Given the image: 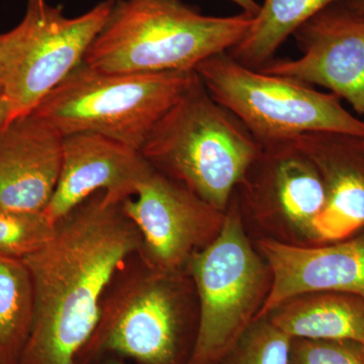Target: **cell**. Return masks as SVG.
<instances>
[{"instance_id":"cell-10","label":"cell","mask_w":364,"mask_h":364,"mask_svg":"<svg viewBox=\"0 0 364 364\" xmlns=\"http://www.w3.org/2000/svg\"><path fill=\"white\" fill-rule=\"evenodd\" d=\"M301 56L258 69L332 91L364 117V20L335 2L293 33Z\"/></svg>"},{"instance_id":"cell-9","label":"cell","mask_w":364,"mask_h":364,"mask_svg":"<svg viewBox=\"0 0 364 364\" xmlns=\"http://www.w3.org/2000/svg\"><path fill=\"white\" fill-rule=\"evenodd\" d=\"M122 205L140 233L146 267L164 274L214 240L225 220L224 212L154 167Z\"/></svg>"},{"instance_id":"cell-16","label":"cell","mask_w":364,"mask_h":364,"mask_svg":"<svg viewBox=\"0 0 364 364\" xmlns=\"http://www.w3.org/2000/svg\"><path fill=\"white\" fill-rule=\"evenodd\" d=\"M269 322L293 339L364 343V299L346 294H305L273 311Z\"/></svg>"},{"instance_id":"cell-20","label":"cell","mask_w":364,"mask_h":364,"mask_svg":"<svg viewBox=\"0 0 364 364\" xmlns=\"http://www.w3.org/2000/svg\"><path fill=\"white\" fill-rule=\"evenodd\" d=\"M291 341V337L269 321H255L222 361L224 364H289Z\"/></svg>"},{"instance_id":"cell-25","label":"cell","mask_w":364,"mask_h":364,"mask_svg":"<svg viewBox=\"0 0 364 364\" xmlns=\"http://www.w3.org/2000/svg\"><path fill=\"white\" fill-rule=\"evenodd\" d=\"M9 112V105H7L6 98H0V129L7 123Z\"/></svg>"},{"instance_id":"cell-11","label":"cell","mask_w":364,"mask_h":364,"mask_svg":"<svg viewBox=\"0 0 364 364\" xmlns=\"http://www.w3.org/2000/svg\"><path fill=\"white\" fill-rule=\"evenodd\" d=\"M153 169L140 151L92 133L63 136L59 179L44 210L53 224L98 191L114 203L136 195Z\"/></svg>"},{"instance_id":"cell-3","label":"cell","mask_w":364,"mask_h":364,"mask_svg":"<svg viewBox=\"0 0 364 364\" xmlns=\"http://www.w3.org/2000/svg\"><path fill=\"white\" fill-rule=\"evenodd\" d=\"M261 145L210 95L196 74L155 124L140 152L148 162L226 212Z\"/></svg>"},{"instance_id":"cell-15","label":"cell","mask_w":364,"mask_h":364,"mask_svg":"<svg viewBox=\"0 0 364 364\" xmlns=\"http://www.w3.org/2000/svg\"><path fill=\"white\" fill-rule=\"evenodd\" d=\"M253 179L246 174L238 186L260 195L265 205L286 221L310 234L314 220L324 208L327 191L311 158L291 141L261 145Z\"/></svg>"},{"instance_id":"cell-1","label":"cell","mask_w":364,"mask_h":364,"mask_svg":"<svg viewBox=\"0 0 364 364\" xmlns=\"http://www.w3.org/2000/svg\"><path fill=\"white\" fill-rule=\"evenodd\" d=\"M122 203L98 191L57 223L44 247L23 258L35 312L18 364H85L105 296L142 243Z\"/></svg>"},{"instance_id":"cell-17","label":"cell","mask_w":364,"mask_h":364,"mask_svg":"<svg viewBox=\"0 0 364 364\" xmlns=\"http://www.w3.org/2000/svg\"><path fill=\"white\" fill-rule=\"evenodd\" d=\"M338 0H264L252 26L228 51L242 65L258 70L273 58L280 45L309 18Z\"/></svg>"},{"instance_id":"cell-5","label":"cell","mask_w":364,"mask_h":364,"mask_svg":"<svg viewBox=\"0 0 364 364\" xmlns=\"http://www.w3.org/2000/svg\"><path fill=\"white\" fill-rule=\"evenodd\" d=\"M196 73L210 95L241 122L260 145L316 132L363 136L364 122L333 93L294 79L242 65L228 52L205 59Z\"/></svg>"},{"instance_id":"cell-23","label":"cell","mask_w":364,"mask_h":364,"mask_svg":"<svg viewBox=\"0 0 364 364\" xmlns=\"http://www.w3.org/2000/svg\"><path fill=\"white\" fill-rule=\"evenodd\" d=\"M337 4L344 7L349 13L364 20V0H338Z\"/></svg>"},{"instance_id":"cell-24","label":"cell","mask_w":364,"mask_h":364,"mask_svg":"<svg viewBox=\"0 0 364 364\" xmlns=\"http://www.w3.org/2000/svg\"><path fill=\"white\" fill-rule=\"evenodd\" d=\"M231 1L240 6L243 9V13L253 16H257V14L259 13L260 6L255 0H231Z\"/></svg>"},{"instance_id":"cell-4","label":"cell","mask_w":364,"mask_h":364,"mask_svg":"<svg viewBox=\"0 0 364 364\" xmlns=\"http://www.w3.org/2000/svg\"><path fill=\"white\" fill-rule=\"evenodd\" d=\"M196 71L105 73L76 67L33 111L62 136L92 133L140 151Z\"/></svg>"},{"instance_id":"cell-2","label":"cell","mask_w":364,"mask_h":364,"mask_svg":"<svg viewBox=\"0 0 364 364\" xmlns=\"http://www.w3.org/2000/svg\"><path fill=\"white\" fill-rule=\"evenodd\" d=\"M253 21L203 16L181 0H119L83 63L105 73L195 71L238 44Z\"/></svg>"},{"instance_id":"cell-26","label":"cell","mask_w":364,"mask_h":364,"mask_svg":"<svg viewBox=\"0 0 364 364\" xmlns=\"http://www.w3.org/2000/svg\"><path fill=\"white\" fill-rule=\"evenodd\" d=\"M102 358L105 359L104 360L102 361V363L100 364H130L127 363V361L124 360V359L117 358V356L104 355L102 356Z\"/></svg>"},{"instance_id":"cell-13","label":"cell","mask_w":364,"mask_h":364,"mask_svg":"<svg viewBox=\"0 0 364 364\" xmlns=\"http://www.w3.org/2000/svg\"><path fill=\"white\" fill-rule=\"evenodd\" d=\"M63 136L31 112L0 129V207L43 212L58 182Z\"/></svg>"},{"instance_id":"cell-14","label":"cell","mask_w":364,"mask_h":364,"mask_svg":"<svg viewBox=\"0 0 364 364\" xmlns=\"http://www.w3.org/2000/svg\"><path fill=\"white\" fill-rule=\"evenodd\" d=\"M322 176L327 202L314 220L311 236L343 241L364 227V138L316 132L291 140Z\"/></svg>"},{"instance_id":"cell-7","label":"cell","mask_w":364,"mask_h":364,"mask_svg":"<svg viewBox=\"0 0 364 364\" xmlns=\"http://www.w3.org/2000/svg\"><path fill=\"white\" fill-rule=\"evenodd\" d=\"M114 1L105 0L85 14L67 18L62 6H52L48 0H28L25 16L13 30L16 52L7 69L4 93L9 105L7 123L35 111L82 63L109 20Z\"/></svg>"},{"instance_id":"cell-18","label":"cell","mask_w":364,"mask_h":364,"mask_svg":"<svg viewBox=\"0 0 364 364\" xmlns=\"http://www.w3.org/2000/svg\"><path fill=\"white\" fill-rule=\"evenodd\" d=\"M35 291L25 260L0 255V363L18 364L32 329Z\"/></svg>"},{"instance_id":"cell-6","label":"cell","mask_w":364,"mask_h":364,"mask_svg":"<svg viewBox=\"0 0 364 364\" xmlns=\"http://www.w3.org/2000/svg\"><path fill=\"white\" fill-rule=\"evenodd\" d=\"M200 301L198 331L186 364H215L250 327L269 291V267L250 245L238 208L217 237L189 258Z\"/></svg>"},{"instance_id":"cell-8","label":"cell","mask_w":364,"mask_h":364,"mask_svg":"<svg viewBox=\"0 0 364 364\" xmlns=\"http://www.w3.org/2000/svg\"><path fill=\"white\" fill-rule=\"evenodd\" d=\"M169 275L146 267L109 289L85 364L104 355L138 364L178 363L181 314Z\"/></svg>"},{"instance_id":"cell-12","label":"cell","mask_w":364,"mask_h":364,"mask_svg":"<svg viewBox=\"0 0 364 364\" xmlns=\"http://www.w3.org/2000/svg\"><path fill=\"white\" fill-rule=\"evenodd\" d=\"M272 282L255 321L287 301L305 294H352L364 299V233L320 248H301L280 242H260Z\"/></svg>"},{"instance_id":"cell-19","label":"cell","mask_w":364,"mask_h":364,"mask_svg":"<svg viewBox=\"0 0 364 364\" xmlns=\"http://www.w3.org/2000/svg\"><path fill=\"white\" fill-rule=\"evenodd\" d=\"M56 225L43 212H23L0 207V255L23 258L44 247Z\"/></svg>"},{"instance_id":"cell-27","label":"cell","mask_w":364,"mask_h":364,"mask_svg":"<svg viewBox=\"0 0 364 364\" xmlns=\"http://www.w3.org/2000/svg\"><path fill=\"white\" fill-rule=\"evenodd\" d=\"M0 364H2L1 363H0Z\"/></svg>"},{"instance_id":"cell-22","label":"cell","mask_w":364,"mask_h":364,"mask_svg":"<svg viewBox=\"0 0 364 364\" xmlns=\"http://www.w3.org/2000/svg\"><path fill=\"white\" fill-rule=\"evenodd\" d=\"M16 40L14 31L0 33V98L4 97L7 69L16 52Z\"/></svg>"},{"instance_id":"cell-21","label":"cell","mask_w":364,"mask_h":364,"mask_svg":"<svg viewBox=\"0 0 364 364\" xmlns=\"http://www.w3.org/2000/svg\"><path fill=\"white\" fill-rule=\"evenodd\" d=\"M289 364H364V343L355 340L293 339Z\"/></svg>"}]
</instances>
